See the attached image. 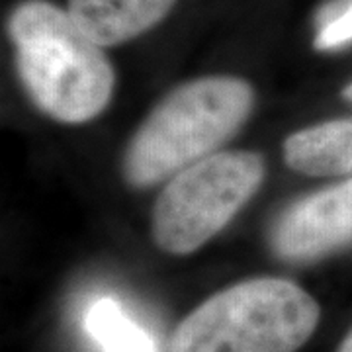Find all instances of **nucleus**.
Wrapping results in <instances>:
<instances>
[{"label":"nucleus","instance_id":"10","mask_svg":"<svg viewBox=\"0 0 352 352\" xmlns=\"http://www.w3.org/2000/svg\"><path fill=\"white\" fill-rule=\"evenodd\" d=\"M337 352H352V329L349 331V335L344 337V340L340 342L339 351Z\"/></svg>","mask_w":352,"mask_h":352},{"label":"nucleus","instance_id":"9","mask_svg":"<svg viewBox=\"0 0 352 352\" xmlns=\"http://www.w3.org/2000/svg\"><path fill=\"white\" fill-rule=\"evenodd\" d=\"M352 43V0H339L319 16L315 50L335 51Z\"/></svg>","mask_w":352,"mask_h":352},{"label":"nucleus","instance_id":"4","mask_svg":"<svg viewBox=\"0 0 352 352\" xmlns=\"http://www.w3.org/2000/svg\"><path fill=\"white\" fill-rule=\"evenodd\" d=\"M264 173L252 151H219L182 168L155 201L153 241L170 254L198 251L247 206Z\"/></svg>","mask_w":352,"mask_h":352},{"label":"nucleus","instance_id":"6","mask_svg":"<svg viewBox=\"0 0 352 352\" xmlns=\"http://www.w3.org/2000/svg\"><path fill=\"white\" fill-rule=\"evenodd\" d=\"M176 0H69L75 22L102 47L139 38L166 18Z\"/></svg>","mask_w":352,"mask_h":352},{"label":"nucleus","instance_id":"5","mask_svg":"<svg viewBox=\"0 0 352 352\" xmlns=\"http://www.w3.org/2000/svg\"><path fill=\"white\" fill-rule=\"evenodd\" d=\"M352 245V178L294 201L270 231V247L289 263H305Z\"/></svg>","mask_w":352,"mask_h":352},{"label":"nucleus","instance_id":"7","mask_svg":"<svg viewBox=\"0 0 352 352\" xmlns=\"http://www.w3.org/2000/svg\"><path fill=\"white\" fill-rule=\"evenodd\" d=\"M284 161L307 176H352V118L329 120L292 133Z\"/></svg>","mask_w":352,"mask_h":352},{"label":"nucleus","instance_id":"1","mask_svg":"<svg viewBox=\"0 0 352 352\" xmlns=\"http://www.w3.org/2000/svg\"><path fill=\"white\" fill-rule=\"evenodd\" d=\"M16 71L25 94L61 124H85L110 104L116 73L110 59L69 10L25 0L8 20Z\"/></svg>","mask_w":352,"mask_h":352},{"label":"nucleus","instance_id":"3","mask_svg":"<svg viewBox=\"0 0 352 352\" xmlns=\"http://www.w3.org/2000/svg\"><path fill=\"white\" fill-rule=\"evenodd\" d=\"M319 305L284 278H251L200 303L175 329L170 352H296L314 335Z\"/></svg>","mask_w":352,"mask_h":352},{"label":"nucleus","instance_id":"2","mask_svg":"<svg viewBox=\"0 0 352 352\" xmlns=\"http://www.w3.org/2000/svg\"><path fill=\"white\" fill-rule=\"evenodd\" d=\"M254 106L251 85L237 76H204L166 94L127 145L122 173L149 188L214 155L239 131Z\"/></svg>","mask_w":352,"mask_h":352},{"label":"nucleus","instance_id":"11","mask_svg":"<svg viewBox=\"0 0 352 352\" xmlns=\"http://www.w3.org/2000/svg\"><path fill=\"white\" fill-rule=\"evenodd\" d=\"M342 98H346V100L352 102V82L342 88Z\"/></svg>","mask_w":352,"mask_h":352},{"label":"nucleus","instance_id":"8","mask_svg":"<svg viewBox=\"0 0 352 352\" xmlns=\"http://www.w3.org/2000/svg\"><path fill=\"white\" fill-rule=\"evenodd\" d=\"M82 327L100 352H157L151 333L131 319L124 305L110 296L90 302Z\"/></svg>","mask_w":352,"mask_h":352}]
</instances>
